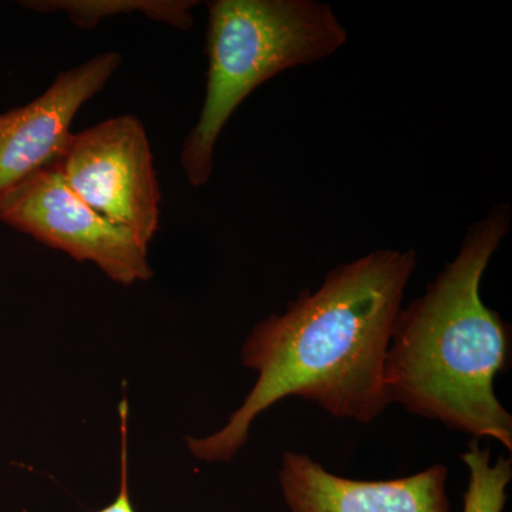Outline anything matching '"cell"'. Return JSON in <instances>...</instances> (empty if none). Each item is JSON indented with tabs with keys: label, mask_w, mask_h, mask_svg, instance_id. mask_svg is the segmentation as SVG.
I'll return each instance as SVG.
<instances>
[{
	"label": "cell",
	"mask_w": 512,
	"mask_h": 512,
	"mask_svg": "<svg viewBox=\"0 0 512 512\" xmlns=\"http://www.w3.org/2000/svg\"><path fill=\"white\" fill-rule=\"evenodd\" d=\"M416 265L413 249H377L332 269L316 291L306 289L282 315L259 322L242 348V362L258 379L221 430L188 437L192 456L232 460L252 421L286 397L318 404L338 419L367 424L379 417L390 404L384 362Z\"/></svg>",
	"instance_id": "1"
},
{
	"label": "cell",
	"mask_w": 512,
	"mask_h": 512,
	"mask_svg": "<svg viewBox=\"0 0 512 512\" xmlns=\"http://www.w3.org/2000/svg\"><path fill=\"white\" fill-rule=\"evenodd\" d=\"M511 224L510 205L468 229L456 258L400 309L384 362L390 403L512 450V416L494 383L507 370L511 328L481 299L485 269Z\"/></svg>",
	"instance_id": "2"
},
{
	"label": "cell",
	"mask_w": 512,
	"mask_h": 512,
	"mask_svg": "<svg viewBox=\"0 0 512 512\" xmlns=\"http://www.w3.org/2000/svg\"><path fill=\"white\" fill-rule=\"evenodd\" d=\"M346 42L348 33L332 8L315 0L208 3L205 99L181 151L188 183L210 181L218 138L249 94L285 70L333 55Z\"/></svg>",
	"instance_id": "3"
},
{
	"label": "cell",
	"mask_w": 512,
	"mask_h": 512,
	"mask_svg": "<svg viewBox=\"0 0 512 512\" xmlns=\"http://www.w3.org/2000/svg\"><path fill=\"white\" fill-rule=\"evenodd\" d=\"M53 165L80 200L150 245L160 224L161 191L140 119L123 114L73 133Z\"/></svg>",
	"instance_id": "4"
},
{
	"label": "cell",
	"mask_w": 512,
	"mask_h": 512,
	"mask_svg": "<svg viewBox=\"0 0 512 512\" xmlns=\"http://www.w3.org/2000/svg\"><path fill=\"white\" fill-rule=\"evenodd\" d=\"M0 221L76 261L96 264L117 284L153 278L147 245L80 200L53 164L6 195Z\"/></svg>",
	"instance_id": "5"
},
{
	"label": "cell",
	"mask_w": 512,
	"mask_h": 512,
	"mask_svg": "<svg viewBox=\"0 0 512 512\" xmlns=\"http://www.w3.org/2000/svg\"><path fill=\"white\" fill-rule=\"evenodd\" d=\"M120 64V53H100L57 74L49 89L26 106L0 114V204L23 181L56 163L72 137L74 117Z\"/></svg>",
	"instance_id": "6"
},
{
	"label": "cell",
	"mask_w": 512,
	"mask_h": 512,
	"mask_svg": "<svg viewBox=\"0 0 512 512\" xmlns=\"http://www.w3.org/2000/svg\"><path fill=\"white\" fill-rule=\"evenodd\" d=\"M447 477V467L434 464L396 480H350L293 451L284 454L278 473L291 512H450Z\"/></svg>",
	"instance_id": "7"
},
{
	"label": "cell",
	"mask_w": 512,
	"mask_h": 512,
	"mask_svg": "<svg viewBox=\"0 0 512 512\" xmlns=\"http://www.w3.org/2000/svg\"><path fill=\"white\" fill-rule=\"evenodd\" d=\"M198 5L195 0H35L23 6L36 12H64L77 28H96L101 20L117 15L143 13L147 18L173 26L175 29L190 30L194 19L192 9Z\"/></svg>",
	"instance_id": "8"
},
{
	"label": "cell",
	"mask_w": 512,
	"mask_h": 512,
	"mask_svg": "<svg viewBox=\"0 0 512 512\" xmlns=\"http://www.w3.org/2000/svg\"><path fill=\"white\" fill-rule=\"evenodd\" d=\"M461 460L468 468L464 512H503L512 480L511 458L500 456L493 463L490 448L481 447L474 439Z\"/></svg>",
	"instance_id": "9"
},
{
	"label": "cell",
	"mask_w": 512,
	"mask_h": 512,
	"mask_svg": "<svg viewBox=\"0 0 512 512\" xmlns=\"http://www.w3.org/2000/svg\"><path fill=\"white\" fill-rule=\"evenodd\" d=\"M119 414L121 440L120 490L113 503L97 512H134L133 504H131L130 488H128V404L126 400L120 403Z\"/></svg>",
	"instance_id": "10"
}]
</instances>
